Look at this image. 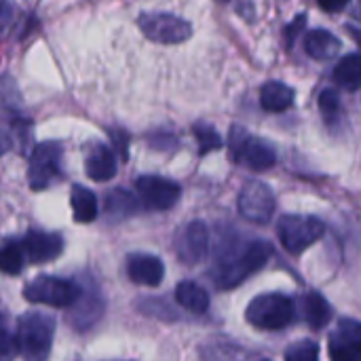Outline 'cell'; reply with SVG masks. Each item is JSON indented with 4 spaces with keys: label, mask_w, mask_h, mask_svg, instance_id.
Returning a JSON list of instances; mask_svg holds the SVG:
<instances>
[{
    "label": "cell",
    "mask_w": 361,
    "mask_h": 361,
    "mask_svg": "<svg viewBox=\"0 0 361 361\" xmlns=\"http://www.w3.org/2000/svg\"><path fill=\"white\" fill-rule=\"evenodd\" d=\"M319 112H322V116H324V121H326L328 125L338 123L341 112H343L338 91H334V89H326V91H322V95H319Z\"/></svg>",
    "instance_id": "obj_25"
},
{
    "label": "cell",
    "mask_w": 361,
    "mask_h": 361,
    "mask_svg": "<svg viewBox=\"0 0 361 361\" xmlns=\"http://www.w3.org/2000/svg\"><path fill=\"white\" fill-rule=\"evenodd\" d=\"M110 137H112V144L116 146V150L121 152V159L125 161L129 157V135L125 129H110Z\"/></svg>",
    "instance_id": "obj_29"
},
{
    "label": "cell",
    "mask_w": 361,
    "mask_h": 361,
    "mask_svg": "<svg viewBox=\"0 0 361 361\" xmlns=\"http://www.w3.org/2000/svg\"><path fill=\"white\" fill-rule=\"evenodd\" d=\"M85 169L87 176L93 182H108L116 176L118 163H116V152L102 144V142H93L85 154Z\"/></svg>",
    "instance_id": "obj_14"
},
{
    "label": "cell",
    "mask_w": 361,
    "mask_h": 361,
    "mask_svg": "<svg viewBox=\"0 0 361 361\" xmlns=\"http://www.w3.org/2000/svg\"><path fill=\"white\" fill-rule=\"evenodd\" d=\"M326 233V226L322 220L313 216H281L277 224V235L286 252L290 254H302L313 243H317Z\"/></svg>",
    "instance_id": "obj_4"
},
{
    "label": "cell",
    "mask_w": 361,
    "mask_h": 361,
    "mask_svg": "<svg viewBox=\"0 0 361 361\" xmlns=\"http://www.w3.org/2000/svg\"><path fill=\"white\" fill-rule=\"evenodd\" d=\"M302 315H305V322L313 330H324L330 324V319H332V307H330V302L322 294L311 292V294L305 296Z\"/></svg>",
    "instance_id": "obj_19"
},
{
    "label": "cell",
    "mask_w": 361,
    "mask_h": 361,
    "mask_svg": "<svg viewBox=\"0 0 361 361\" xmlns=\"http://www.w3.org/2000/svg\"><path fill=\"white\" fill-rule=\"evenodd\" d=\"M137 27L148 40L159 44H178L192 34V25L171 13H142L137 17Z\"/></svg>",
    "instance_id": "obj_8"
},
{
    "label": "cell",
    "mask_w": 361,
    "mask_h": 361,
    "mask_svg": "<svg viewBox=\"0 0 361 361\" xmlns=\"http://www.w3.org/2000/svg\"><path fill=\"white\" fill-rule=\"evenodd\" d=\"M334 82L341 85L347 91L361 89V55L351 53L343 57L334 68Z\"/></svg>",
    "instance_id": "obj_21"
},
{
    "label": "cell",
    "mask_w": 361,
    "mask_h": 361,
    "mask_svg": "<svg viewBox=\"0 0 361 361\" xmlns=\"http://www.w3.org/2000/svg\"><path fill=\"white\" fill-rule=\"evenodd\" d=\"M173 250H176V256L184 264H199L207 256V250H209L207 226L199 220L182 226L176 235Z\"/></svg>",
    "instance_id": "obj_12"
},
{
    "label": "cell",
    "mask_w": 361,
    "mask_h": 361,
    "mask_svg": "<svg viewBox=\"0 0 361 361\" xmlns=\"http://www.w3.org/2000/svg\"><path fill=\"white\" fill-rule=\"evenodd\" d=\"M319 2V6L324 8V11H330V13H338V11H343L351 0H317Z\"/></svg>",
    "instance_id": "obj_31"
},
{
    "label": "cell",
    "mask_w": 361,
    "mask_h": 361,
    "mask_svg": "<svg viewBox=\"0 0 361 361\" xmlns=\"http://www.w3.org/2000/svg\"><path fill=\"white\" fill-rule=\"evenodd\" d=\"M343 42L341 38H336L330 30H311L305 36V51L309 57L326 61L334 55H338Z\"/></svg>",
    "instance_id": "obj_16"
},
{
    "label": "cell",
    "mask_w": 361,
    "mask_h": 361,
    "mask_svg": "<svg viewBox=\"0 0 361 361\" xmlns=\"http://www.w3.org/2000/svg\"><path fill=\"white\" fill-rule=\"evenodd\" d=\"M23 250L21 243H8L0 250V273L4 275H19L23 269Z\"/></svg>",
    "instance_id": "obj_23"
},
{
    "label": "cell",
    "mask_w": 361,
    "mask_h": 361,
    "mask_svg": "<svg viewBox=\"0 0 361 361\" xmlns=\"http://www.w3.org/2000/svg\"><path fill=\"white\" fill-rule=\"evenodd\" d=\"M228 148L235 159V163L245 165L254 171H264L277 163L275 150L264 142L254 137L241 127H233L228 133Z\"/></svg>",
    "instance_id": "obj_5"
},
{
    "label": "cell",
    "mask_w": 361,
    "mask_h": 361,
    "mask_svg": "<svg viewBox=\"0 0 361 361\" xmlns=\"http://www.w3.org/2000/svg\"><path fill=\"white\" fill-rule=\"evenodd\" d=\"M294 302L277 292L271 294H260L256 296L247 309H245V319L258 328V330H267V332H277L288 328L294 322Z\"/></svg>",
    "instance_id": "obj_3"
},
{
    "label": "cell",
    "mask_w": 361,
    "mask_h": 361,
    "mask_svg": "<svg viewBox=\"0 0 361 361\" xmlns=\"http://www.w3.org/2000/svg\"><path fill=\"white\" fill-rule=\"evenodd\" d=\"M286 361H319V347L315 341H298L288 347Z\"/></svg>",
    "instance_id": "obj_26"
},
{
    "label": "cell",
    "mask_w": 361,
    "mask_h": 361,
    "mask_svg": "<svg viewBox=\"0 0 361 361\" xmlns=\"http://www.w3.org/2000/svg\"><path fill=\"white\" fill-rule=\"evenodd\" d=\"M294 89L279 82V80H271L267 85H262L260 89V106L267 112H283L294 104Z\"/></svg>",
    "instance_id": "obj_17"
},
{
    "label": "cell",
    "mask_w": 361,
    "mask_h": 361,
    "mask_svg": "<svg viewBox=\"0 0 361 361\" xmlns=\"http://www.w3.org/2000/svg\"><path fill=\"white\" fill-rule=\"evenodd\" d=\"M23 298L34 305H47L53 309H68L80 298V288L74 281L57 277H36L23 288Z\"/></svg>",
    "instance_id": "obj_6"
},
{
    "label": "cell",
    "mask_w": 361,
    "mask_h": 361,
    "mask_svg": "<svg viewBox=\"0 0 361 361\" xmlns=\"http://www.w3.org/2000/svg\"><path fill=\"white\" fill-rule=\"evenodd\" d=\"M176 300L190 313H205L209 309V294L195 281H182L176 288Z\"/></svg>",
    "instance_id": "obj_20"
},
{
    "label": "cell",
    "mask_w": 361,
    "mask_h": 361,
    "mask_svg": "<svg viewBox=\"0 0 361 361\" xmlns=\"http://www.w3.org/2000/svg\"><path fill=\"white\" fill-rule=\"evenodd\" d=\"M273 256V247L267 241H252L243 250H231L222 256L214 271V283L220 290H233L247 277L267 267Z\"/></svg>",
    "instance_id": "obj_1"
},
{
    "label": "cell",
    "mask_w": 361,
    "mask_h": 361,
    "mask_svg": "<svg viewBox=\"0 0 361 361\" xmlns=\"http://www.w3.org/2000/svg\"><path fill=\"white\" fill-rule=\"evenodd\" d=\"M127 275L137 286L157 288L165 277V267L157 256L150 254H131L127 258Z\"/></svg>",
    "instance_id": "obj_15"
},
{
    "label": "cell",
    "mask_w": 361,
    "mask_h": 361,
    "mask_svg": "<svg viewBox=\"0 0 361 361\" xmlns=\"http://www.w3.org/2000/svg\"><path fill=\"white\" fill-rule=\"evenodd\" d=\"M15 353V336L11 334L6 319L0 315V361H11Z\"/></svg>",
    "instance_id": "obj_27"
},
{
    "label": "cell",
    "mask_w": 361,
    "mask_h": 361,
    "mask_svg": "<svg viewBox=\"0 0 361 361\" xmlns=\"http://www.w3.org/2000/svg\"><path fill=\"white\" fill-rule=\"evenodd\" d=\"M61 144L40 142L30 152L27 184L32 190H44L61 178Z\"/></svg>",
    "instance_id": "obj_7"
},
{
    "label": "cell",
    "mask_w": 361,
    "mask_h": 361,
    "mask_svg": "<svg viewBox=\"0 0 361 361\" xmlns=\"http://www.w3.org/2000/svg\"><path fill=\"white\" fill-rule=\"evenodd\" d=\"M148 144L157 150H173L178 146V137L173 133H167V131H157V133H150L148 135Z\"/></svg>",
    "instance_id": "obj_28"
},
{
    "label": "cell",
    "mask_w": 361,
    "mask_h": 361,
    "mask_svg": "<svg viewBox=\"0 0 361 361\" xmlns=\"http://www.w3.org/2000/svg\"><path fill=\"white\" fill-rule=\"evenodd\" d=\"M305 25H307V15L302 13V15H298L288 27H286V40H288V47H292L294 44V40L298 38V34L305 30Z\"/></svg>",
    "instance_id": "obj_30"
},
{
    "label": "cell",
    "mask_w": 361,
    "mask_h": 361,
    "mask_svg": "<svg viewBox=\"0 0 361 361\" xmlns=\"http://www.w3.org/2000/svg\"><path fill=\"white\" fill-rule=\"evenodd\" d=\"M8 146H11V137L0 133V154H4V152L8 150Z\"/></svg>",
    "instance_id": "obj_32"
},
{
    "label": "cell",
    "mask_w": 361,
    "mask_h": 361,
    "mask_svg": "<svg viewBox=\"0 0 361 361\" xmlns=\"http://www.w3.org/2000/svg\"><path fill=\"white\" fill-rule=\"evenodd\" d=\"M104 209H106L108 218L125 220V218H129V216H133L137 212V199L131 192H127L123 188H116V190L108 192Z\"/></svg>",
    "instance_id": "obj_22"
},
{
    "label": "cell",
    "mask_w": 361,
    "mask_h": 361,
    "mask_svg": "<svg viewBox=\"0 0 361 361\" xmlns=\"http://www.w3.org/2000/svg\"><path fill=\"white\" fill-rule=\"evenodd\" d=\"M135 190L142 203L154 212L171 209L180 201V195H182V188L178 182L161 178V176H140L135 180Z\"/></svg>",
    "instance_id": "obj_10"
},
{
    "label": "cell",
    "mask_w": 361,
    "mask_h": 361,
    "mask_svg": "<svg viewBox=\"0 0 361 361\" xmlns=\"http://www.w3.org/2000/svg\"><path fill=\"white\" fill-rule=\"evenodd\" d=\"M70 203H72V214H74V220L78 224H89L97 218L99 214V207H97V197L80 186V184H74L72 186V192H70Z\"/></svg>",
    "instance_id": "obj_18"
},
{
    "label": "cell",
    "mask_w": 361,
    "mask_h": 361,
    "mask_svg": "<svg viewBox=\"0 0 361 361\" xmlns=\"http://www.w3.org/2000/svg\"><path fill=\"white\" fill-rule=\"evenodd\" d=\"M55 322L44 313H25L17 319L15 351L25 361H47L51 355Z\"/></svg>",
    "instance_id": "obj_2"
},
{
    "label": "cell",
    "mask_w": 361,
    "mask_h": 361,
    "mask_svg": "<svg viewBox=\"0 0 361 361\" xmlns=\"http://www.w3.org/2000/svg\"><path fill=\"white\" fill-rule=\"evenodd\" d=\"M239 214L252 224H269L275 214V195L264 182H247L237 201Z\"/></svg>",
    "instance_id": "obj_9"
},
{
    "label": "cell",
    "mask_w": 361,
    "mask_h": 361,
    "mask_svg": "<svg viewBox=\"0 0 361 361\" xmlns=\"http://www.w3.org/2000/svg\"><path fill=\"white\" fill-rule=\"evenodd\" d=\"M192 131H195V137H197V144H199V154H207L212 150L222 148V137H220V133L212 125L197 123L192 127Z\"/></svg>",
    "instance_id": "obj_24"
},
{
    "label": "cell",
    "mask_w": 361,
    "mask_h": 361,
    "mask_svg": "<svg viewBox=\"0 0 361 361\" xmlns=\"http://www.w3.org/2000/svg\"><path fill=\"white\" fill-rule=\"evenodd\" d=\"M21 250L32 264H44L63 252V239L55 233L30 231L21 241Z\"/></svg>",
    "instance_id": "obj_13"
},
{
    "label": "cell",
    "mask_w": 361,
    "mask_h": 361,
    "mask_svg": "<svg viewBox=\"0 0 361 361\" xmlns=\"http://www.w3.org/2000/svg\"><path fill=\"white\" fill-rule=\"evenodd\" d=\"M328 353L332 361H361L360 322L341 319L328 338Z\"/></svg>",
    "instance_id": "obj_11"
}]
</instances>
